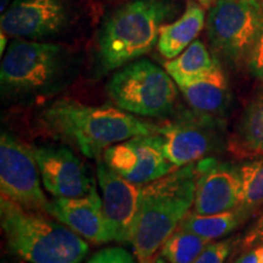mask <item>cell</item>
<instances>
[{
    "label": "cell",
    "instance_id": "obj_7",
    "mask_svg": "<svg viewBox=\"0 0 263 263\" xmlns=\"http://www.w3.org/2000/svg\"><path fill=\"white\" fill-rule=\"evenodd\" d=\"M263 24V0H216L206 20L210 43L229 64L244 62Z\"/></svg>",
    "mask_w": 263,
    "mask_h": 263
},
{
    "label": "cell",
    "instance_id": "obj_25",
    "mask_svg": "<svg viewBox=\"0 0 263 263\" xmlns=\"http://www.w3.org/2000/svg\"><path fill=\"white\" fill-rule=\"evenodd\" d=\"M233 248V240L210 242L193 263H224Z\"/></svg>",
    "mask_w": 263,
    "mask_h": 263
},
{
    "label": "cell",
    "instance_id": "obj_9",
    "mask_svg": "<svg viewBox=\"0 0 263 263\" xmlns=\"http://www.w3.org/2000/svg\"><path fill=\"white\" fill-rule=\"evenodd\" d=\"M223 121L196 114H185L157 126L166 159L176 167L195 163L218 151L223 143Z\"/></svg>",
    "mask_w": 263,
    "mask_h": 263
},
{
    "label": "cell",
    "instance_id": "obj_3",
    "mask_svg": "<svg viewBox=\"0 0 263 263\" xmlns=\"http://www.w3.org/2000/svg\"><path fill=\"white\" fill-rule=\"evenodd\" d=\"M0 224L10 250L29 263H81L89 252L88 242L68 227L5 197Z\"/></svg>",
    "mask_w": 263,
    "mask_h": 263
},
{
    "label": "cell",
    "instance_id": "obj_4",
    "mask_svg": "<svg viewBox=\"0 0 263 263\" xmlns=\"http://www.w3.org/2000/svg\"><path fill=\"white\" fill-rule=\"evenodd\" d=\"M173 8L167 0H130L105 22L99 38V60L114 71L149 52Z\"/></svg>",
    "mask_w": 263,
    "mask_h": 263
},
{
    "label": "cell",
    "instance_id": "obj_21",
    "mask_svg": "<svg viewBox=\"0 0 263 263\" xmlns=\"http://www.w3.org/2000/svg\"><path fill=\"white\" fill-rule=\"evenodd\" d=\"M249 159L238 166L241 179V200L238 209L246 218L263 207V155Z\"/></svg>",
    "mask_w": 263,
    "mask_h": 263
},
{
    "label": "cell",
    "instance_id": "obj_19",
    "mask_svg": "<svg viewBox=\"0 0 263 263\" xmlns=\"http://www.w3.org/2000/svg\"><path fill=\"white\" fill-rule=\"evenodd\" d=\"M219 66L201 41H194L182 54L167 61L164 70L179 87L209 74Z\"/></svg>",
    "mask_w": 263,
    "mask_h": 263
},
{
    "label": "cell",
    "instance_id": "obj_6",
    "mask_svg": "<svg viewBox=\"0 0 263 263\" xmlns=\"http://www.w3.org/2000/svg\"><path fill=\"white\" fill-rule=\"evenodd\" d=\"M176 82L166 70L149 60L132 62L117 71L107 84L110 98L117 107L145 117L170 114L176 105Z\"/></svg>",
    "mask_w": 263,
    "mask_h": 263
},
{
    "label": "cell",
    "instance_id": "obj_23",
    "mask_svg": "<svg viewBox=\"0 0 263 263\" xmlns=\"http://www.w3.org/2000/svg\"><path fill=\"white\" fill-rule=\"evenodd\" d=\"M103 157L104 162L122 177L130 173L138 163V154L132 139L107 147L104 151Z\"/></svg>",
    "mask_w": 263,
    "mask_h": 263
},
{
    "label": "cell",
    "instance_id": "obj_20",
    "mask_svg": "<svg viewBox=\"0 0 263 263\" xmlns=\"http://www.w3.org/2000/svg\"><path fill=\"white\" fill-rule=\"evenodd\" d=\"M246 219L248 218L239 209L213 213V215H200L196 212H189L182 219L179 227L195 233L202 238L215 240L229 235Z\"/></svg>",
    "mask_w": 263,
    "mask_h": 263
},
{
    "label": "cell",
    "instance_id": "obj_22",
    "mask_svg": "<svg viewBox=\"0 0 263 263\" xmlns=\"http://www.w3.org/2000/svg\"><path fill=\"white\" fill-rule=\"evenodd\" d=\"M210 242L212 240L178 227L164 241L160 256L168 263H193Z\"/></svg>",
    "mask_w": 263,
    "mask_h": 263
},
{
    "label": "cell",
    "instance_id": "obj_30",
    "mask_svg": "<svg viewBox=\"0 0 263 263\" xmlns=\"http://www.w3.org/2000/svg\"><path fill=\"white\" fill-rule=\"evenodd\" d=\"M0 39H2V47H0V52H2V55L4 54V50H5V45H6V37H5V32L2 31V35H0Z\"/></svg>",
    "mask_w": 263,
    "mask_h": 263
},
{
    "label": "cell",
    "instance_id": "obj_16",
    "mask_svg": "<svg viewBox=\"0 0 263 263\" xmlns=\"http://www.w3.org/2000/svg\"><path fill=\"white\" fill-rule=\"evenodd\" d=\"M206 24L205 10L200 3L189 0L183 15L170 25L161 28L157 49L167 60H172L195 41Z\"/></svg>",
    "mask_w": 263,
    "mask_h": 263
},
{
    "label": "cell",
    "instance_id": "obj_26",
    "mask_svg": "<svg viewBox=\"0 0 263 263\" xmlns=\"http://www.w3.org/2000/svg\"><path fill=\"white\" fill-rule=\"evenodd\" d=\"M87 263H136V261L127 250L107 248L97 252Z\"/></svg>",
    "mask_w": 263,
    "mask_h": 263
},
{
    "label": "cell",
    "instance_id": "obj_18",
    "mask_svg": "<svg viewBox=\"0 0 263 263\" xmlns=\"http://www.w3.org/2000/svg\"><path fill=\"white\" fill-rule=\"evenodd\" d=\"M132 141L138 154V163L136 168L124 177L129 182L143 186L178 168L164 156L157 133L132 138Z\"/></svg>",
    "mask_w": 263,
    "mask_h": 263
},
{
    "label": "cell",
    "instance_id": "obj_11",
    "mask_svg": "<svg viewBox=\"0 0 263 263\" xmlns=\"http://www.w3.org/2000/svg\"><path fill=\"white\" fill-rule=\"evenodd\" d=\"M97 176L111 240L130 242L139 209L141 185L129 182L105 162L98 163Z\"/></svg>",
    "mask_w": 263,
    "mask_h": 263
},
{
    "label": "cell",
    "instance_id": "obj_13",
    "mask_svg": "<svg viewBox=\"0 0 263 263\" xmlns=\"http://www.w3.org/2000/svg\"><path fill=\"white\" fill-rule=\"evenodd\" d=\"M67 20L65 0H14L2 14V31L15 38H45L61 32Z\"/></svg>",
    "mask_w": 263,
    "mask_h": 263
},
{
    "label": "cell",
    "instance_id": "obj_24",
    "mask_svg": "<svg viewBox=\"0 0 263 263\" xmlns=\"http://www.w3.org/2000/svg\"><path fill=\"white\" fill-rule=\"evenodd\" d=\"M244 64L250 73L263 81V24L246 55Z\"/></svg>",
    "mask_w": 263,
    "mask_h": 263
},
{
    "label": "cell",
    "instance_id": "obj_15",
    "mask_svg": "<svg viewBox=\"0 0 263 263\" xmlns=\"http://www.w3.org/2000/svg\"><path fill=\"white\" fill-rule=\"evenodd\" d=\"M178 88L196 114L223 121L230 104V91L221 66Z\"/></svg>",
    "mask_w": 263,
    "mask_h": 263
},
{
    "label": "cell",
    "instance_id": "obj_17",
    "mask_svg": "<svg viewBox=\"0 0 263 263\" xmlns=\"http://www.w3.org/2000/svg\"><path fill=\"white\" fill-rule=\"evenodd\" d=\"M229 150L239 157L263 155V89L240 115L229 139Z\"/></svg>",
    "mask_w": 263,
    "mask_h": 263
},
{
    "label": "cell",
    "instance_id": "obj_34",
    "mask_svg": "<svg viewBox=\"0 0 263 263\" xmlns=\"http://www.w3.org/2000/svg\"><path fill=\"white\" fill-rule=\"evenodd\" d=\"M154 263H155V262H154Z\"/></svg>",
    "mask_w": 263,
    "mask_h": 263
},
{
    "label": "cell",
    "instance_id": "obj_32",
    "mask_svg": "<svg viewBox=\"0 0 263 263\" xmlns=\"http://www.w3.org/2000/svg\"><path fill=\"white\" fill-rule=\"evenodd\" d=\"M8 3H9V0H2V14L5 11L6 9H8Z\"/></svg>",
    "mask_w": 263,
    "mask_h": 263
},
{
    "label": "cell",
    "instance_id": "obj_1",
    "mask_svg": "<svg viewBox=\"0 0 263 263\" xmlns=\"http://www.w3.org/2000/svg\"><path fill=\"white\" fill-rule=\"evenodd\" d=\"M44 129L77 146L83 155L98 159L107 147L140 136L156 133L157 126L120 107L82 104L60 99L43 111Z\"/></svg>",
    "mask_w": 263,
    "mask_h": 263
},
{
    "label": "cell",
    "instance_id": "obj_2",
    "mask_svg": "<svg viewBox=\"0 0 263 263\" xmlns=\"http://www.w3.org/2000/svg\"><path fill=\"white\" fill-rule=\"evenodd\" d=\"M196 163L178 167L141 186L130 242L138 263H154L156 254L194 206Z\"/></svg>",
    "mask_w": 263,
    "mask_h": 263
},
{
    "label": "cell",
    "instance_id": "obj_12",
    "mask_svg": "<svg viewBox=\"0 0 263 263\" xmlns=\"http://www.w3.org/2000/svg\"><path fill=\"white\" fill-rule=\"evenodd\" d=\"M45 189L57 199L87 195L94 185L84 163L64 146L32 147Z\"/></svg>",
    "mask_w": 263,
    "mask_h": 263
},
{
    "label": "cell",
    "instance_id": "obj_14",
    "mask_svg": "<svg viewBox=\"0 0 263 263\" xmlns=\"http://www.w3.org/2000/svg\"><path fill=\"white\" fill-rule=\"evenodd\" d=\"M47 213L87 241L93 244L112 241L105 219L103 200L95 184L84 196L50 201Z\"/></svg>",
    "mask_w": 263,
    "mask_h": 263
},
{
    "label": "cell",
    "instance_id": "obj_28",
    "mask_svg": "<svg viewBox=\"0 0 263 263\" xmlns=\"http://www.w3.org/2000/svg\"><path fill=\"white\" fill-rule=\"evenodd\" d=\"M233 263H258L257 255H256L255 249L248 250L244 255H241L239 258H236Z\"/></svg>",
    "mask_w": 263,
    "mask_h": 263
},
{
    "label": "cell",
    "instance_id": "obj_5",
    "mask_svg": "<svg viewBox=\"0 0 263 263\" xmlns=\"http://www.w3.org/2000/svg\"><path fill=\"white\" fill-rule=\"evenodd\" d=\"M65 67L66 55L61 45L17 38L3 58L2 89L11 95L42 93L60 80Z\"/></svg>",
    "mask_w": 263,
    "mask_h": 263
},
{
    "label": "cell",
    "instance_id": "obj_29",
    "mask_svg": "<svg viewBox=\"0 0 263 263\" xmlns=\"http://www.w3.org/2000/svg\"><path fill=\"white\" fill-rule=\"evenodd\" d=\"M255 252H256V255H257L258 263H263V244L256 246Z\"/></svg>",
    "mask_w": 263,
    "mask_h": 263
},
{
    "label": "cell",
    "instance_id": "obj_8",
    "mask_svg": "<svg viewBox=\"0 0 263 263\" xmlns=\"http://www.w3.org/2000/svg\"><path fill=\"white\" fill-rule=\"evenodd\" d=\"M39 173L32 147L3 132L0 137L2 197L32 211L47 213L50 201L43 192Z\"/></svg>",
    "mask_w": 263,
    "mask_h": 263
},
{
    "label": "cell",
    "instance_id": "obj_33",
    "mask_svg": "<svg viewBox=\"0 0 263 263\" xmlns=\"http://www.w3.org/2000/svg\"><path fill=\"white\" fill-rule=\"evenodd\" d=\"M155 263H168V262H167L164 258L161 257V256H159V257L155 259Z\"/></svg>",
    "mask_w": 263,
    "mask_h": 263
},
{
    "label": "cell",
    "instance_id": "obj_31",
    "mask_svg": "<svg viewBox=\"0 0 263 263\" xmlns=\"http://www.w3.org/2000/svg\"><path fill=\"white\" fill-rule=\"evenodd\" d=\"M196 2L200 3L203 8H211V5L216 2V0H196Z\"/></svg>",
    "mask_w": 263,
    "mask_h": 263
},
{
    "label": "cell",
    "instance_id": "obj_10",
    "mask_svg": "<svg viewBox=\"0 0 263 263\" xmlns=\"http://www.w3.org/2000/svg\"><path fill=\"white\" fill-rule=\"evenodd\" d=\"M241 200L239 167L209 156L196 162L194 212L213 215L238 209Z\"/></svg>",
    "mask_w": 263,
    "mask_h": 263
},
{
    "label": "cell",
    "instance_id": "obj_27",
    "mask_svg": "<svg viewBox=\"0 0 263 263\" xmlns=\"http://www.w3.org/2000/svg\"><path fill=\"white\" fill-rule=\"evenodd\" d=\"M263 244V213L242 236L241 248L249 250Z\"/></svg>",
    "mask_w": 263,
    "mask_h": 263
}]
</instances>
